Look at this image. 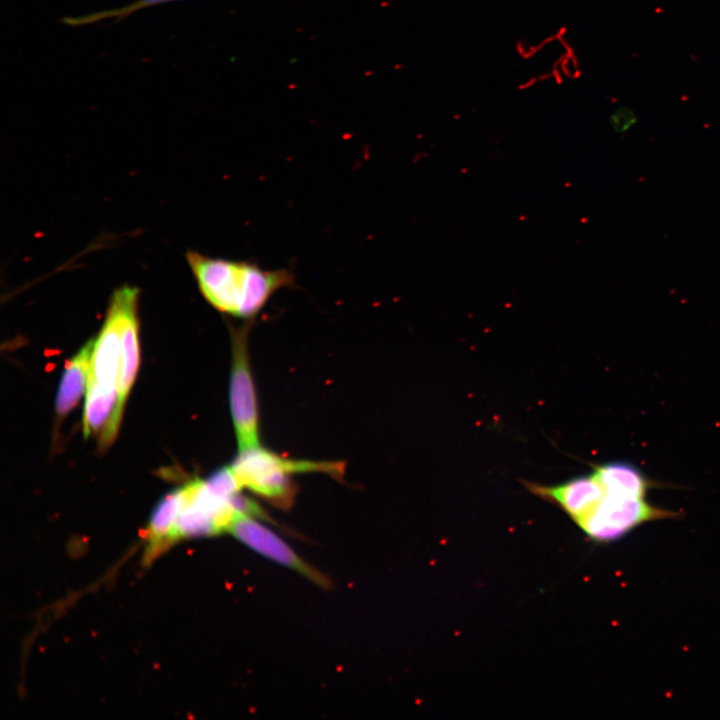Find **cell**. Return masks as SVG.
Here are the masks:
<instances>
[{
	"label": "cell",
	"instance_id": "7c38bea8",
	"mask_svg": "<svg viewBox=\"0 0 720 720\" xmlns=\"http://www.w3.org/2000/svg\"><path fill=\"white\" fill-rule=\"evenodd\" d=\"M184 486L167 493L153 509L148 525L147 560L153 558L164 546L173 542L177 518L185 504Z\"/></svg>",
	"mask_w": 720,
	"mask_h": 720
},
{
	"label": "cell",
	"instance_id": "52a82bcc",
	"mask_svg": "<svg viewBox=\"0 0 720 720\" xmlns=\"http://www.w3.org/2000/svg\"><path fill=\"white\" fill-rule=\"evenodd\" d=\"M527 489L534 495L557 505L577 525L602 500L605 489L597 476H576L558 485H541L525 482Z\"/></svg>",
	"mask_w": 720,
	"mask_h": 720
},
{
	"label": "cell",
	"instance_id": "5b68a950",
	"mask_svg": "<svg viewBox=\"0 0 720 720\" xmlns=\"http://www.w3.org/2000/svg\"><path fill=\"white\" fill-rule=\"evenodd\" d=\"M134 287L126 284L113 291L103 326L94 340L88 381L105 388L118 387L122 324Z\"/></svg>",
	"mask_w": 720,
	"mask_h": 720
},
{
	"label": "cell",
	"instance_id": "7a4b0ae2",
	"mask_svg": "<svg viewBox=\"0 0 720 720\" xmlns=\"http://www.w3.org/2000/svg\"><path fill=\"white\" fill-rule=\"evenodd\" d=\"M230 467L241 488L279 507H288L294 500L292 474L316 472L336 478L344 474L343 462L291 459L260 446L239 451Z\"/></svg>",
	"mask_w": 720,
	"mask_h": 720
},
{
	"label": "cell",
	"instance_id": "3957f363",
	"mask_svg": "<svg viewBox=\"0 0 720 720\" xmlns=\"http://www.w3.org/2000/svg\"><path fill=\"white\" fill-rule=\"evenodd\" d=\"M253 323L244 322L241 326L230 328L232 367L229 400L239 451L259 446L258 405L248 349Z\"/></svg>",
	"mask_w": 720,
	"mask_h": 720
},
{
	"label": "cell",
	"instance_id": "4fadbf2b",
	"mask_svg": "<svg viewBox=\"0 0 720 720\" xmlns=\"http://www.w3.org/2000/svg\"><path fill=\"white\" fill-rule=\"evenodd\" d=\"M174 1L180 0H135L118 8L101 10L80 16H66L62 21L69 26H83L104 20H120L142 9Z\"/></svg>",
	"mask_w": 720,
	"mask_h": 720
},
{
	"label": "cell",
	"instance_id": "ba28073f",
	"mask_svg": "<svg viewBox=\"0 0 720 720\" xmlns=\"http://www.w3.org/2000/svg\"><path fill=\"white\" fill-rule=\"evenodd\" d=\"M83 414V433L99 448L111 445L117 435L125 400L118 387L105 388L88 381Z\"/></svg>",
	"mask_w": 720,
	"mask_h": 720
},
{
	"label": "cell",
	"instance_id": "9c48e42d",
	"mask_svg": "<svg viewBox=\"0 0 720 720\" xmlns=\"http://www.w3.org/2000/svg\"><path fill=\"white\" fill-rule=\"evenodd\" d=\"M139 294L140 290L135 286L127 301L122 324L118 389L125 401L139 366Z\"/></svg>",
	"mask_w": 720,
	"mask_h": 720
},
{
	"label": "cell",
	"instance_id": "277c9868",
	"mask_svg": "<svg viewBox=\"0 0 720 720\" xmlns=\"http://www.w3.org/2000/svg\"><path fill=\"white\" fill-rule=\"evenodd\" d=\"M676 517H679L678 512L656 507L646 498L605 491L602 500L577 526L591 540L610 543L644 523Z\"/></svg>",
	"mask_w": 720,
	"mask_h": 720
},
{
	"label": "cell",
	"instance_id": "30bf717a",
	"mask_svg": "<svg viewBox=\"0 0 720 720\" xmlns=\"http://www.w3.org/2000/svg\"><path fill=\"white\" fill-rule=\"evenodd\" d=\"M94 339L89 340L80 351L66 362L56 398V413L65 417L86 393Z\"/></svg>",
	"mask_w": 720,
	"mask_h": 720
},
{
	"label": "cell",
	"instance_id": "8992f818",
	"mask_svg": "<svg viewBox=\"0 0 720 720\" xmlns=\"http://www.w3.org/2000/svg\"><path fill=\"white\" fill-rule=\"evenodd\" d=\"M227 532L264 557L298 572L320 587H329L330 582L325 575L304 561L277 534L254 517L237 515Z\"/></svg>",
	"mask_w": 720,
	"mask_h": 720
},
{
	"label": "cell",
	"instance_id": "8fae6325",
	"mask_svg": "<svg viewBox=\"0 0 720 720\" xmlns=\"http://www.w3.org/2000/svg\"><path fill=\"white\" fill-rule=\"evenodd\" d=\"M593 473L606 492L616 495L646 498L648 491L655 485L637 466L626 461L615 460L594 465Z\"/></svg>",
	"mask_w": 720,
	"mask_h": 720
},
{
	"label": "cell",
	"instance_id": "6da1fadb",
	"mask_svg": "<svg viewBox=\"0 0 720 720\" xmlns=\"http://www.w3.org/2000/svg\"><path fill=\"white\" fill-rule=\"evenodd\" d=\"M203 298L217 311L254 322L278 291L296 286L288 268L265 269L249 260L212 257L197 250L185 254Z\"/></svg>",
	"mask_w": 720,
	"mask_h": 720
},
{
	"label": "cell",
	"instance_id": "5bb4252c",
	"mask_svg": "<svg viewBox=\"0 0 720 720\" xmlns=\"http://www.w3.org/2000/svg\"><path fill=\"white\" fill-rule=\"evenodd\" d=\"M636 122V115L628 108H620L610 117V123L613 129L618 133L628 131L636 124Z\"/></svg>",
	"mask_w": 720,
	"mask_h": 720
}]
</instances>
